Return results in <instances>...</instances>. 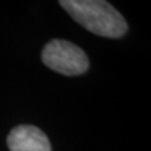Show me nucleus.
Returning a JSON list of instances; mask_svg holds the SVG:
<instances>
[{
    "label": "nucleus",
    "mask_w": 151,
    "mask_h": 151,
    "mask_svg": "<svg viewBox=\"0 0 151 151\" xmlns=\"http://www.w3.org/2000/svg\"><path fill=\"white\" fill-rule=\"evenodd\" d=\"M62 8L83 28L106 38H120L127 30L124 17L103 0H62Z\"/></svg>",
    "instance_id": "1"
},
{
    "label": "nucleus",
    "mask_w": 151,
    "mask_h": 151,
    "mask_svg": "<svg viewBox=\"0 0 151 151\" xmlns=\"http://www.w3.org/2000/svg\"><path fill=\"white\" fill-rule=\"evenodd\" d=\"M42 60L48 68L64 76H78L88 69V58L78 45L63 39H53L44 47Z\"/></svg>",
    "instance_id": "2"
},
{
    "label": "nucleus",
    "mask_w": 151,
    "mask_h": 151,
    "mask_svg": "<svg viewBox=\"0 0 151 151\" xmlns=\"http://www.w3.org/2000/svg\"><path fill=\"white\" fill-rule=\"evenodd\" d=\"M8 147L10 151H52L44 132L30 125L14 127L8 136Z\"/></svg>",
    "instance_id": "3"
}]
</instances>
